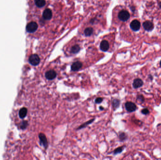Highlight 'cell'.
<instances>
[{"label": "cell", "instance_id": "12", "mask_svg": "<svg viewBox=\"0 0 161 160\" xmlns=\"http://www.w3.org/2000/svg\"><path fill=\"white\" fill-rule=\"evenodd\" d=\"M100 49L102 51L106 52L107 51L109 48V44L106 40L102 41L100 45Z\"/></svg>", "mask_w": 161, "mask_h": 160}, {"label": "cell", "instance_id": "22", "mask_svg": "<svg viewBox=\"0 0 161 160\" xmlns=\"http://www.w3.org/2000/svg\"><path fill=\"white\" fill-rule=\"evenodd\" d=\"M141 113H142L143 115H147L149 113V110L147 108H145L141 110Z\"/></svg>", "mask_w": 161, "mask_h": 160}, {"label": "cell", "instance_id": "26", "mask_svg": "<svg viewBox=\"0 0 161 160\" xmlns=\"http://www.w3.org/2000/svg\"><path fill=\"white\" fill-rule=\"evenodd\" d=\"M159 6H160V7L161 8V2L160 3H159Z\"/></svg>", "mask_w": 161, "mask_h": 160}, {"label": "cell", "instance_id": "8", "mask_svg": "<svg viewBox=\"0 0 161 160\" xmlns=\"http://www.w3.org/2000/svg\"><path fill=\"white\" fill-rule=\"evenodd\" d=\"M43 17L44 19L50 20L52 17V11L49 9H47L43 11Z\"/></svg>", "mask_w": 161, "mask_h": 160}, {"label": "cell", "instance_id": "27", "mask_svg": "<svg viewBox=\"0 0 161 160\" xmlns=\"http://www.w3.org/2000/svg\"><path fill=\"white\" fill-rule=\"evenodd\" d=\"M160 66H161V61H160Z\"/></svg>", "mask_w": 161, "mask_h": 160}, {"label": "cell", "instance_id": "24", "mask_svg": "<svg viewBox=\"0 0 161 160\" xmlns=\"http://www.w3.org/2000/svg\"><path fill=\"white\" fill-rule=\"evenodd\" d=\"M27 125V123L26 121H24L23 122V124L21 125V128L22 129H25L26 127V126Z\"/></svg>", "mask_w": 161, "mask_h": 160}, {"label": "cell", "instance_id": "23", "mask_svg": "<svg viewBox=\"0 0 161 160\" xmlns=\"http://www.w3.org/2000/svg\"><path fill=\"white\" fill-rule=\"evenodd\" d=\"M103 98H101V97H98L97 99H96L95 100V103L96 104H100L102 102H103Z\"/></svg>", "mask_w": 161, "mask_h": 160}, {"label": "cell", "instance_id": "17", "mask_svg": "<svg viewBox=\"0 0 161 160\" xmlns=\"http://www.w3.org/2000/svg\"><path fill=\"white\" fill-rule=\"evenodd\" d=\"M112 105L114 109H117L120 105V101L118 99H114L112 102Z\"/></svg>", "mask_w": 161, "mask_h": 160}, {"label": "cell", "instance_id": "10", "mask_svg": "<svg viewBox=\"0 0 161 160\" xmlns=\"http://www.w3.org/2000/svg\"><path fill=\"white\" fill-rule=\"evenodd\" d=\"M143 26L145 30L147 31H151L154 29L153 24L149 21H147L144 22Z\"/></svg>", "mask_w": 161, "mask_h": 160}, {"label": "cell", "instance_id": "7", "mask_svg": "<svg viewBox=\"0 0 161 160\" xmlns=\"http://www.w3.org/2000/svg\"><path fill=\"white\" fill-rule=\"evenodd\" d=\"M130 27L133 31H137L139 30L140 28V23L138 20H134L131 22L130 24Z\"/></svg>", "mask_w": 161, "mask_h": 160}, {"label": "cell", "instance_id": "5", "mask_svg": "<svg viewBox=\"0 0 161 160\" xmlns=\"http://www.w3.org/2000/svg\"><path fill=\"white\" fill-rule=\"evenodd\" d=\"M39 138L40 141V144L43 145L45 149L47 148L48 146V142L46 136L43 133H41L39 135Z\"/></svg>", "mask_w": 161, "mask_h": 160}, {"label": "cell", "instance_id": "20", "mask_svg": "<svg viewBox=\"0 0 161 160\" xmlns=\"http://www.w3.org/2000/svg\"><path fill=\"white\" fill-rule=\"evenodd\" d=\"M119 139L121 141H124L127 138V135L124 132H122L119 134Z\"/></svg>", "mask_w": 161, "mask_h": 160}, {"label": "cell", "instance_id": "25", "mask_svg": "<svg viewBox=\"0 0 161 160\" xmlns=\"http://www.w3.org/2000/svg\"><path fill=\"white\" fill-rule=\"evenodd\" d=\"M100 110H102L104 109V108H103L102 107H100Z\"/></svg>", "mask_w": 161, "mask_h": 160}, {"label": "cell", "instance_id": "13", "mask_svg": "<svg viewBox=\"0 0 161 160\" xmlns=\"http://www.w3.org/2000/svg\"><path fill=\"white\" fill-rule=\"evenodd\" d=\"M27 113V109L25 108H23L20 110L19 112V116L21 118H25Z\"/></svg>", "mask_w": 161, "mask_h": 160}, {"label": "cell", "instance_id": "18", "mask_svg": "<svg viewBox=\"0 0 161 160\" xmlns=\"http://www.w3.org/2000/svg\"><path fill=\"white\" fill-rule=\"evenodd\" d=\"M93 30L91 27H88L84 31V34L86 36H90L93 33Z\"/></svg>", "mask_w": 161, "mask_h": 160}, {"label": "cell", "instance_id": "2", "mask_svg": "<svg viewBox=\"0 0 161 160\" xmlns=\"http://www.w3.org/2000/svg\"><path fill=\"white\" fill-rule=\"evenodd\" d=\"M29 62L32 65H38L40 62V59L38 55L34 54L30 56L29 58Z\"/></svg>", "mask_w": 161, "mask_h": 160}, {"label": "cell", "instance_id": "15", "mask_svg": "<svg viewBox=\"0 0 161 160\" xmlns=\"http://www.w3.org/2000/svg\"><path fill=\"white\" fill-rule=\"evenodd\" d=\"M94 120H95V119H91V120H89V121L86 122L85 123H84V124H82L81 125H80L79 127L77 129V130H80V129H82V128L86 127V126H87L88 125H89L90 124L92 123V122H93Z\"/></svg>", "mask_w": 161, "mask_h": 160}, {"label": "cell", "instance_id": "16", "mask_svg": "<svg viewBox=\"0 0 161 160\" xmlns=\"http://www.w3.org/2000/svg\"><path fill=\"white\" fill-rule=\"evenodd\" d=\"M80 50V47L79 45H76L72 47L71 49V52L73 54L78 53Z\"/></svg>", "mask_w": 161, "mask_h": 160}, {"label": "cell", "instance_id": "4", "mask_svg": "<svg viewBox=\"0 0 161 160\" xmlns=\"http://www.w3.org/2000/svg\"><path fill=\"white\" fill-rule=\"evenodd\" d=\"M26 28L28 33H34L38 28V25L36 22H30L27 25Z\"/></svg>", "mask_w": 161, "mask_h": 160}, {"label": "cell", "instance_id": "6", "mask_svg": "<svg viewBox=\"0 0 161 160\" xmlns=\"http://www.w3.org/2000/svg\"><path fill=\"white\" fill-rule=\"evenodd\" d=\"M45 77L47 79L52 80L55 79L57 76V73L53 69L49 70L45 73Z\"/></svg>", "mask_w": 161, "mask_h": 160}, {"label": "cell", "instance_id": "14", "mask_svg": "<svg viewBox=\"0 0 161 160\" xmlns=\"http://www.w3.org/2000/svg\"><path fill=\"white\" fill-rule=\"evenodd\" d=\"M35 4L38 7L42 8L45 5L46 2L45 0H35Z\"/></svg>", "mask_w": 161, "mask_h": 160}, {"label": "cell", "instance_id": "19", "mask_svg": "<svg viewBox=\"0 0 161 160\" xmlns=\"http://www.w3.org/2000/svg\"><path fill=\"white\" fill-rule=\"evenodd\" d=\"M124 149V146H121V147H119L118 148H116L115 149V150L114 151L113 153L114 154H117L119 153H122V152L123 151Z\"/></svg>", "mask_w": 161, "mask_h": 160}, {"label": "cell", "instance_id": "11", "mask_svg": "<svg viewBox=\"0 0 161 160\" xmlns=\"http://www.w3.org/2000/svg\"><path fill=\"white\" fill-rule=\"evenodd\" d=\"M143 80L141 79L140 78H136L134 80L133 83V87L135 89H138L139 88L142 87L143 86Z\"/></svg>", "mask_w": 161, "mask_h": 160}, {"label": "cell", "instance_id": "9", "mask_svg": "<svg viewBox=\"0 0 161 160\" xmlns=\"http://www.w3.org/2000/svg\"><path fill=\"white\" fill-rule=\"evenodd\" d=\"M82 63L79 61L74 62L71 65V70L74 71H76L79 70L82 68Z\"/></svg>", "mask_w": 161, "mask_h": 160}, {"label": "cell", "instance_id": "1", "mask_svg": "<svg viewBox=\"0 0 161 160\" xmlns=\"http://www.w3.org/2000/svg\"><path fill=\"white\" fill-rule=\"evenodd\" d=\"M130 17V15L128 11L123 10L120 11L118 14V18L122 21H126L129 19Z\"/></svg>", "mask_w": 161, "mask_h": 160}, {"label": "cell", "instance_id": "3", "mask_svg": "<svg viewBox=\"0 0 161 160\" xmlns=\"http://www.w3.org/2000/svg\"><path fill=\"white\" fill-rule=\"evenodd\" d=\"M125 109L129 112H133L135 111L137 109V106L133 102H128L125 104Z\"/></svg>", "mask_w": 161, "mask_h": 160}, {"label": "cell", "instance_id": "21", "mask_svg": "<svg viewBox=\"0 0 161 160\" xmlns=\"http://www.w3.org/2000/svg\"><path fill=\"white\" fill-rule=\"evenodd\" d=\"M137 100L140 101V102H141V103H143L145 101V98L143 96V95H138L137 96Z\"/></svg>", "mask_w": 161, "mask_h": 160}]
</instances>
